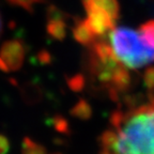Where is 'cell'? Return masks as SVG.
Wrapping results in <instances>:
<instances>
[{
    "mask_svg": "<svg viewBox=\"0 0 154 154\" xmlns=\"http://www.w3.org/2000/svg\"><path fill=\"white\" fill-rule=\"evenodd\" d=\"M101 154H154V97L116 111L101 137Z\"/></svg>",
    "mask_w": 154,
    "mask_h": 154,
    "instance_id": "obj_1",
    "label": "cell"
},
{
    "mask_svg": "<svg viewBox=\"0 0 154 154\" xmlns=\"http://www.w3.org/2000/svg\"><path fill=\"white\" fill-rule=\"evenodd\" d=\"M110 46L118 61L130 70H137L154 62V47L128 27L113 28L109 32Z\"/></svg>",
    "mask_w": 154,
    "mask_h": 154,
    "instance_id": "obj_2",
    "label": "cell"
},
{
    "mask_svg": "<svg viewBox=\"0 0 154 154\" xmlns=\"http://www.w3.org/2000/svg\"><path fill=\"white\" fill-rule=\"evenodd\" d=\"M82 5L87 13V24L96 36L105 35L107 32H110L116 28V22L104 10L87 1H82Z\"/></svg>",
    "mask_w": 154,
    "mask_h": 154,
    "instance_id": "obj_3",
    "label": "cell"
},
{
    "mask_svg": "<svg viewBox=\"0 0 154 154\" xmlns=\"http://www.w3.org/2000/svg\"><path fill=\"white\" fill-rule=\"evenodd\" d=\"M26 47L18 38L5 41L0 47V57L2 58L5 65L10 71H18L24 64Z\"/></svg>",
    "mask_w": 154,
    "mask_h": 154,
    "instance_id": "obj_4",
    "label": "cell"
},
{
    "mask_svg": "<svg viewBox=\"0 0 154 154\" xmlns=\"http://www.w3.org/2000/svg\"><path fill=\"white\" fill-rule=\"evenodd\" d=\"M73 38L77 43L82 44L87 47H90L96 41V35L91 31L86 19H75L74 27L72 29Z\"/></svg>",
    "mask_w": 154,
    "mask_h": 154,
    "instance_id": "obj_5",
    "label": "cell"
},
{
    "mask_svg": "<svg viewBox=\"0 0 154 154\" xmlns=\"http://www.w3.org/2000/svg\"><path fill=\"white\" fill-rule=\"evenodd\" d=\"M46 32L51 38L57 41H63L66 36L67 25L66 20L63 19H55V20H47L46 24Z\"/></svg>",
    "mask_w": 154,
    "mask_h": 154,
    "instance_id": "obj_6",
    "label": "cell"
},
{
    "mask_svg": "<svg viewBox=\"0 0 154 154\" xmlns=\"http://www.w3.org/2000/svg\"><path fill=\"white\" fill-rule=\"evenodd\" d=\"M104 10L111 18L117 22L120 17V5L118 0H82Z\"/></svg>",
    "mask_w": 154,
    "mask_h": 154,
    "instance_id": "obj_7",
    "label": "cell"
},
{
    "mask_svg": "<svg viewBox=\"0 0 154 154\" xmlns=\"http://www.w3.org/2000/svg\"><path fill=\"white\" fill-rule=\"evenodd\" d=\"M137 32L146 43L154 47V19H150L140 25Z\"/></svg>",
    "mask_w": 154,
    "mask_h": 154,
    "instance_id": "obj_8",
    "label": "cell"
},
{
    "mask_svg": "<svg viewBox=\"0 0 154 154\" xmlns=\"http://www.w3.org/2000/svg\"><path fill=\"white\" fill-rule=\"evenodd\" d=\"M23 154H46L45 148L38 144L30 138H25L23 143Z\"/></svg>",
    "mask_w": 154,
    "mask_h": 154,
    "instance_id": "obj_9",
    "label": "cell"
},
{
    "mask_svg": "<svg viewBox=\"0 0 154 154\" xmlns=\"http://www.w3.org/2000/svg\"><path fill=\"white\" fill-rule=\"evenodd\" d=\"M72 115L80 119H88L91 115V108L89 104L84 100H80L76 105L73 107Z\"/></svg>",
    "mask_w": 154,
    "mask_h": 154,
    "instance_id": "obj_10",
    "label": "cell"
},
{
    "mask_svg": "<svg viewBox=\"0 0 154 154\" xmlns=\"http://www.w3.org/2000/svg\"><path fill=\"white\" fill-rule=\"evenodd\" d=\"M10 5H15V7H19L24 9L25 11L29 13L33 12L34 5L38 3L44 2V0H7Z\"/></svg>",
    "mask_w": 154,
    "mask_h": 154,
    "instance_id": "obj_11",
    "label": "cell"
},
{
    "mask_svg": "<svg viewBox=\"0 0 154 154\" xmlns=\"http://www.w3.org/2000/svg\"><path fill=\"white\" fill-rule=\"evenodd\" d=\"M46 17H47V20H55V19H63V20H66L67 16L62 10L57 8L56 5H51L47 8L46 10Z\"/></svg>",
    "mask_w": 154,
    "mask_h": 154,
    "instance_id": "obj_12",
    "label": "cell"
},
{
    "mask_svg": "<svg viewBox=\"0 0 154 154\" xmlns=\"http://www.w3.org/2000/svg\"><path fill=\"white\" fill-rule=\"evenodd\" d=\"M67 84H69V87L73 91H80L84 88L86 80H85V77L82 75L78 74L73 77H70L69 80H67Z\"/></svg>",
    "mask_w": 154,
    "mask_h": 154,
    "instance_id": "obj_13",
    "label": "cell"
},
{
    "mask_svg": "<svg viewBox=\"0 0 154 154\" xmlns=\"http://www.w3.org/2000/svg\"><path fill=\"white\" fill-rule=\"evenodd\" d=\"M143 82L148 90L151 92L150 94H154V66L148 67L147 70L144 71Z\"/></svg>",
    "mask_w": 154,
    "mask_h": 154,
    "instance_id": "obj_14",
    "label": "cell"
},
{
    "mask_svg": "<svg viewBox=\"0 0 154 154\" xmlns=\"http://www.w3.org/2000/svg\"><path fill=\"white\" fill-rule=\"evenodd\" d=\"M36 60L41 64H48V63L51 62V54L49 51H40L36 55Z\"/></svg>",
    "mask_w": 154,
    "mask_h": 154,
    "instance_id": "obj_15",
    "label": "cell"
},
{
    "mask_svg": "<svg viewBox=\"0 0 154 154\" xmlns=\"http://www.w3.org/2000/svg\"><path fill=\"white\" fill-rule=\"evenodd\" d=\"M9 140L5 136L0 135V154H7L9 152Z\"/></svg>",
    "mask_w": 154,
    "mask_h": 154,
    "instance_id": "obj_16",
    "label": "cell"
},
{
    "mask_svg": "<svg viewBox=\"0 0 154 154\" xmlns=\"http://www.w3.org/2000/svg\"><path fill=\"white\" fill-rule=\"evenodd\" d=\"M0 71H2V72H9V69H8V66L5 65V61L2 60V58L0 57Z\"/></svg>",
    "mask_w": 154,
    "mask_h": 154,
    "instance_id": "obj_17",
    "label": "cell"
},
{
    "mask_svg": "<svg viewBox=\"0 0 154 154\" xmlns=\"http://www.w3.org/2000/svg\"><path fill=\"white\" fill-rule=\"evenodd\" d=\"M1 32H2V20H1V16H0V35H1Z\"/></svg>",
    "mask_w": 154,
    "mask_h": 154,
    "instance_id": "obj_18",
    "label": "cell"
}]
</instances>
